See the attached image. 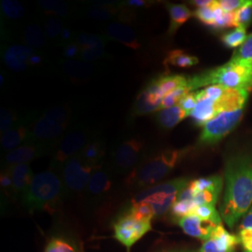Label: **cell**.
<instances>
[{"mask_svg": "<svg viewBox=\"0 0 252 252\" xmlns=\"http://www.w3.org/2000/svg\"><path fill=\"white\" fill-rule=\"evenodd\" d=\"M225 190L220 214L231 229L252 205V153H237L225 162Z\"/></svg>", "mask_w": 252, "mask_h": 252, "instance_id": "obj_1", "label": "cell"}, {"mask_svg": "<svg viewBox=\"0 0 252 252\" xmlns=\"http://www.w3.org/2000/svg\"><path fill=\"white\" fill-rule=\"evenodd\" d=\"M189 152V148L165 150L143 159L127 175L126 185L138 189L152 187L168 176Z\"/></svg>", "mask_w": 252, "mask_h": 252, "instance_id": "obj_2", "label": "cell"}, {"mask_svg": "<svg viewBox=\"0 0 252 252\" xmlns=\"http://www.w3.org/2000/svg\"><path fill=\"white\" fill-rule=\"evenodd\" d=\"M220 85L228 89L252 88V61H232L189 77V92L202 87Z\"/></svg>", "mask_w": 252, "mask_h": 252, "instance_id": "obj_3", "label": "cell"}, {"mask_svg": "<svg viewBox=\"0 0 252 252\" xmlns=\"http://www.w3.org/2000/svg\"><path fill=\"white\" fill-rule=\"evenodd\" d=\"M71 122V110L66 106H55L42 112L29 126V138L48 153L58 146Z\"/></svg>", "mask_w": 252, "mask_h": 252, "instance_id": "obj_4", "label": "cell"}, {"mask_svg": "<svg viewBox=\"0 0 252 252\" xmlns=\"http://www.w3.org/2000/svg\"><path fill=\"white\" fill-rule=\"evenodd\" d=\"M65 192L61 176L50 168L34 176L21 199L29 212L51 211L56 208Z\"/></svg>", "mask_w": 252, "mask_h": 252, "instance_id": "obj_5", "label": "cell"}, {"mask_svg": "<svg viewBox=\"0 0 252 252\" xmlns=\"http://www.w3.org/2000/svg\"><path fill=\"white\" fill-rule=\"evenodd\" d=\"M189 184V179L180 178L154 185L138 192L131 200V205L148 203L153 207L155 218L162 216L172 208L179 193Z\"/></svg>", "mask_w": 252, "mask_h": 252, "instance_id": "obj_6", "label": "cell"}, {"mask_svg": "<svg viewBox=\"0 0 252 252\" xmlns=\"http://www.w3.org/2000/svg\"><path fill=\"white\" fill-rule=\"evenodd\" d=\"M146 143L139 137L124 138L111 151L110 170L117 174H129L144 159Z\"/></svg>", "mask_w": 252, "mask_h": 252, "instance_id": "obj_7", "label": "cell"}, {"mask_svg": "<svg viewBox=\"0 0 252 252\" xmlns=\"http://www.w3.org/2000/svg\"><path fill=\"white\" fill-rule=\"evenodd\" d=\"M244 108L233 111H224L216 115L203 127L199 135L198 144L211 146L220 142L231 133L243 117Z\"/></svg>", "mask_w": 252, "mask_h": 252, "instance_id": "obj_8", "label": "cell"}, {"mask_svg": "<svg viewBox=\"0 0 252 252\" xmlns=\"http://www.w3.org/2000/svg\"><path fill=\"white\" fill-rule=\"evenodd\" d=\"M91 139L90 131L86 127L78 126L68 131L56 147L50 168L55 171L61 170L63 164L81 153Z\"/></svg>", "mask_w": 252, "mask_h": 252, "instance_id": "obj_9", "label": "cell"}, {"mask_svg": "<svg viewBox=\"0 0 252 252\" xmlns=\"http://www.w3.org/2000/svg\"><path fill=\"white\" fill-rule=\"evenodd\" d=\"M61 170L65 191L81 193L87 189L94 168L83 162L80 154H77L63 164Z\"/></svg>", "mask_w": 252, "mask_h": 252, "instance_id": "obj_10", "label": "cell"}, {"mask_svg": "<svg viewBox=\"0 0 252 252\" xmlns=\"http://www.w3.org/2000/svg\"><path fill=\"white\" fill-rule=\"evenodd\" d=\"M113 229L114 237L130 252L135 242L152 230V221L140 220L126 213L114 223Z\"/></svg>", "mask_w": 252, "mask_h": 252, "instance_id": "obj_11", "label": "cell"}, {"mask_svg": "<svg viewBox=\"0 0 252 252\" xmlns=\"http://www.w3.org/2000/svg\"><path fill=\"white\" fill-rule=\"evenodd\" d=\"M163 97L158 79L149 81L136 96L132 108V115L142 116L159 110Z\"/></svg>", "mask_w": 252, "mask_h": 252, "instance_id": "obj_12", "label": "cell"}, {"mask_svg": "<svg viewBox=\"0 0 252 252\" xmlns=\"http://www.w3.org/2000/svg\"><path fill=\"white\" fill-rule=\"evenodd\" d=\"M112 184L113 180L110 174V168H106L104 164L95 168L85 190L87 198L91 202H99L108 195L112 188Z\"/></svg>", "mask_w": 252, "mask_h": 252, "instance_id": "obj_13", "label": "cell"}, {"mask_svg": "<svg viewBox=\"0 0 252 252\" xmlns=\"http://www.w3.org/2000/svg\"><path fill=\"white\" fill-rule=\"evenodd\" d=\"M48 154V152L31 140H27L17 149L6 153L3 162L4 168H8L13 165L28 163L39 157Z\"/></svg>", "mask_w": 252, "mask_h": 252, "instance_id": "obj_14", "label": "cell"}, {"mask_svg": "<svg viewBox=\"0 0 252 252\" xmlns=\"http://www.w3.org/2000/svg\"><path fill=\"white\" fill-rule=\"evenodd\" d=\"M35 54V50L29 46L13 44L5 48L3 59L11 71L23 72L31 66L30 60Z\"/></svg>", "mask_w": 252, "mask_h": 252, "instance_id": "obj_15", "label": "cell"}, {"mask_svg": "<svg viewBox=\"0 0 252 252\" xmlns=\"http://www.w3.org/2000/svg\"><path fill=\"white\" fill-rule=\"evenodd\" d=\"M238 243V236L228 233L220 224L214 229L207 241H204L199 252H234V248Z\"/></svg>", "mask_w": 252, "mask_h": 252, "instance_id": "obj_16", "label": "cell"}, {"mask_svg": "<svg viewBox=\"0 0 252 252\" xmlns=\"http://www.w3.org/2000/svg\"><path fill=\"white\" fill-rule=\"evenodd\" d=\"M178 222L185 234L203 241H207L217 226L220 225L209 220H202L195 215L184 217Z\"/></svg>", "mask_w": 252, "mask_h": 252, "instance_id": "obj_17", "label": "cell"}, {"mask_svg": "<svg viewBox=\"0 0 252 252\" xmlns=\"http://www.w3.org/2000/svg\"><path fill=\"white\" fill-rule=\"evenodd\" d=\"M106 32L110 39L118 41L130 49L139 50L141 48V42L134 29L125 24L111 23L107 27Z\"/></svg>", "mask_w": 252, "mask_h": 252, "instance_id": "obj_18", "label": "cell"}, {"mask_svg": "<svg viewBox=\"0 0 252 252\" xmlns=\"http://www.w3.org/2000/svg\"><path fill=\"white\" fill-rule=\"evenodd\" d=\"M12 179L13 196L22 197L34 179L33 171L28 163L8 167Z\"/></svg>", "mask_w": 252, "mask_h": 252, "instance_id": "obj_19", "label": "cell"}, {"mask_svg": "<svg viewBox=\"0 0 252 252\" xmlns=\"http://www.w3.org/2000/svg\"><path fill=\"white\" fill-rule=\"evenodd\" d=\"M29 138V126L28 124L20 123L18 126L10 129L1 136V151L8 153L21 145L24 144Z\"/></svg>", "mask_w": 252, "mask_h": 252, "instance_id": "obj_20", "label": "cell"}, {"mask_svg": "<svg viewBox=\"0 0 252 252\" xmlns=\"http://www.w3.org/2000/svg\"><path fill=\"white\" fill-rule=\"evenodd\" d=\"M79 154L83 162L95 169L104 164L105 144L99 138H92Z\"/></svg>", "mask_w": 252, "mask_h": 252, "instance_id": "obj_21", "label": "cell"}, {"mask_svg": "<svg viewBox=\"0 0 252 252\" xmlns=\"http://www.w3.org/2000/svg\"><path fill=\"white\" fill-rule=\"evenodd\" d=\"M63 72L72 80L85 81L91 78L95 68L92 63L82 60H65L62 63Z\"/></svg>", "mask_w": 252, "mask_h": 252, "instance_id": "obj_22", "label": "cell"}, {"mask_svg": "<svg viewBox=\"0 0 252 252\" xmlns=\"http://www.w3.org/2000/svg\"><path fill=\"white\" fill-rule=\"evenodd\" d=\"M218 115L216 110V100L202 98L198 100L195 108L190 112L189 116L192 118L196 126H205L207 122Z\"/></svg>", "mask_w": 252, "mask_h": 252, "instance_id": "obj_23", "label": "cell"}, {"mask_svg": "<svg viewBox=\"0 0 252 252\" xmlns=\"http://www.w3.org/2000/svg\"><path fill=\"white\" fill-rule=\"evenodd\" d=\"M188 116H189V114L187 111L180 108L179 105H176L172 108L159 110L155 118L158 125L162 128L172 129Z\"/></svg>", "mask_w": 252, "mask_h": 252, "instance_id": "obj_24", "label": "cell"}, {"mask_svg": "<svg viewBox=\"0 0 252 252\" xmlns=\"http://www.w3.org/2000/svg\"><path fill=\"white\" fill-rule=\"evenodd\" d=\"M167 10L170 16V26L167 34L168 36H173L192 16V12L184 4H167Z\"/></svg>", "mask_w": 252, "mask_h": 252, "instance_id": "obj_25", "label": "cell"}, {"mask_svg": "<svg viewBox=\"0 0 252 252\" xmlns=\"http://www.w3.org/2000/svg\"><path fill=\"white\" fill-rule=\"evenodd\" d=\"M223 185V179L221 176H210L207 178H201L198 180H192L189 182V187L192 189L194 195L203 190L211 191L217 194H220Z\"/></svg>", "mask_w": 252, "mask_h": 252, "instance_id": "obj_26", "label": "cell"}, {"mask_svg": "<svg viewBox=\"0 0 252 252\" xmlns=\"http://www.w3.org/2000/svg\"><path fill=\"white\" fill-rule=\"evenodd\" d=\"M165 63L177 67L188 68L196 65L199 63V59L196 56L187 54L182 50H174L167 55Z\"/></svg>", "mask_w": 252, "mask_h": 252, "instance_id": "obj_27", "label": "cell"}, {"mask_svg": "<svg viewBox=\"0 0 252 252\" xmlns=\"http://www.w3.org/2000/svg\"><path fill=\"white\" fill-rule=\"evenodd\" d=\"M238 238L243 252H252V207L244 217L239 227Z\"/></svg>", "mask_w": 252, "mask_h": 252, "instance_id": "obj_28", "label": "cell"}, {"mask_svg": "<svg viewBox=\"0 0 252 252\" xmlns=\"http://www.w3.org/2000/svg\"><path fill=\"white\" fill-rule=\"evenodd\" d=\"M24 38L27 45L32 49H40L46 44L45 33L41 27L36 24H31L26 27Z\"/></svg>", "mask_w": 252, "mask_h": 252, "instance_id": "obj_29", "label": "cell"}, {"mask_svg": "<svg viewBox=\"0 0 252 252\" xmlns=\"http://www.w3.org/2000/svg\"><path fill=\"white\" fill-rule=\"evenodd\" d=\"M157 79L162 94L165 96L166 94L178 89L180 86L186 85L188 83L189 77L184 75H171L166 77H160Z\"/></svg>", "mask_w": 252, "mask_h": 252, "instance_id": "obj_30", "label": "cell"}, {"mask_svg": "<svg viewBox=\"0 0 252 252\" xmlns=\"http://www.w3.org/2000/svg\"><path fill=\"white\" fill-rule=\"evenodd\" d=\"M75 42L81 49H105V39L99 35L81 33L75 37Z\"/></svg>", "mask_w": 252, "mask_h": 252, "instance_id": "obj_31", "label": "cell"}, {"mask_svg": "<svg viewBox=\"0 0 252 252\" xmlns=\"http://www.w3.org/2000/svg\"><path fill=\"white\" fill-rule=\"evenodd\" d=\"M38 5L46 12L53 14L54 16L65 17L70 13L69 6L65 2L60 0H41L39 1Z\"/></svg>", "mask_w": 252, "mask_h": 252, "instance_id": "obj_32", "label": "cell"}, {"mask_svg": "<svg viewBox=\"0 0 252 252\" xmlns=\"http://www.w3.org/2000/svg\"><path fill=\"white\" fill-rule=\"evenodd\" d=\"M0 7L2 14L9 20H19L26 13L24 6L16 0H2Z\"/></svg>", "mask_w": 252, "mask_h": 252, "instance_id": "obj_33", "label": "cell"}, {"mask_svg": "<svg viewBox=\"0 0 252 252\" xmlns=\"http://www.w3.org/2000/svg\"><path fill=\"white\" fill-rule=\"evenodd\" d=\"M123 5H125V2ZM122 6H104L94 4L88 9V16L93 20L107 21L114 17V15L117 13L118 9Z\"/></svg>", "mask_w": 252, "mask_h": 252, "instance_id": "obj_34", "label": "cell"}, {"mask_svg": "<svg viewBox=\"0 0 252 252\" xmlns=\"http://www.w3.org/2000/svg\"><path fill=\"white\" fill-rule=\"evenodd\" d=\"M247 37V29L244 27H236L233 31H230L221 36V41L227 48L234 49L243 45Z\"/></svg>", "mask_w": 252, "mask_h": 252, "instance_id": "obj_35", "label": "cell"}, {"mask_svg": "<svg viewBox=\"0 0 252 252\" xmlns=\"http://www.w3.org/2000/svg\"><path fill=\"white\" fill-rule=\"evenodd\" d=\"M196 207V204L193 200H177L171 208L172 216L178 219V221L184 217L189 216L193 214V211Z\"/></svg>", "mask_w": 252, "mask_h": 252, "instance_id": "obj_36", "label": "cell"}, {"mask_svg": "<svg viewBox=\"0 0 252 252\" xmlns=\"http://www.w3.org/2000/svg\"><path fill=\"white\" fill-rule=\"evenodd\" d=\"M19 118L15 112L8 108H1L0 109V131L1 134H5L10 129L18 126Z\"/></svg>", "mask_w": 252, "mask_h": 252, "instance_id": "obj_37", "label": "cell"}, {"mask_svg": "<svg viewBox=\"0 0 252 252\" xmlns=\"http://www.w3.org/2000/svg\"><path fill=\"white\" fill-rule=\"evenodd\" d=\"M192 215L199 217L202 220L215 222L217 224H221V217L220 214L217 211L214 206H208V205L196 206Z\"/></svg>", "mask_w": 252, "mask_h": 252, "instance_id": "obj_38", "label": "cell"}, {"mask_svg": "<svg viewBox=\"0 0 252 252\" xmlns=\"http://www.w3.org/2000/svg\"><path fill=\"white\" fill-rule=\"evenodd\" d=\"M234 20L236 27L247 29L252 21V1H247L242 8L234 12Z\"/></svg>", "mask_w": 252, "mask_h": 252, "instance_id": "obj_39", "label": "cell"}, {"mask_svg": "<svg viewBox=\"0 0 252 252\" xmlns=\"http://www.w3.org/2000/svg\"><path fill=\"white\" fill-rule=\"evenodd\" d=\"M45 252H79L73 244L63 238H52L46 247Z\"/></svg>", "mask_w": 252, "mask_h": 252, "instance_id": "obj_40", "label": "cell"}, {"mask_svg": "<svg viewBox=\"0 0 252 252\" xmlns=\"http://www.w3.org/2000/svg\"><path fill=\"white\" fill-rule=\"evenodd\" d=\"M232 61H252V34L248 36L243 45L234 52Z\"/></svg>", "mask_w": 252, "mask_h": 252, "instance_id": "obj_41", "label": "cell"}, {"mask_svg": "<svg viewBox=\"0 0 252 252\" xmlns=\"http://www.w3.org/2000/svg\"><path fill=\"white\" fill-rule=\"evenodd\" d=\"M64 28L62 20L57 17H51L48 19L44 27L45 36L51 39H55L56 37L61 36V33Z\"/></svg>", "mask_w": 252, "mask_h": 252, "instance_id": "obj_42", "label": "cell"}, {"mask_svg": "<svg viewBox=\"0 0 252 252\" xmlns=\"http://www.w3.org/2000/svg\"><path fill=\"white\" fill-rule=\"evenodd\" d=\"M211 5L208 7H205V8H199L196 10H194L193 15L203 24L209 26V27H214L215 16H214V11H213Z\"/></svg>", "mask_w": 252, "mask_h": 252, "instance_id": "obj_43", "label": "cell"}, {"mask_svg": "<svg viewBox=\"0 0 252 252\" xmlns=\"http://www.w3.org/2000/svg\"><path fill=\"white\" fill-rule=\"evenodd\" d=\"M105 54V49H81L80 58L85 62H93L102 58Z\"/></svg>", "mask_w": 252, "mask_h": 252, "instance_id": "obj_44", "label": "cell"}, {"mask_svg": "<svg viewBox=\"0 0 252 252\" xmlns=\"http://www.w3.org/2000/svg\"><path fill=\"white\" fill-rule=\"evenodd\" d=\"M198 103L196 92L189 93L186 96H184L182 99L180 100V103L178 104L180 108H183L185 111H187L189 114L195 108L196 105Z\"/></svg>", "mask_w": 252, "mask_h": 252, "instance_id": "obj_45", "label": "cell"}, {"mask_svg": "<svg viewBox=\"0 0 252 252\" xmlns=\"http://www.w3.org/2000/svg\"><path fill=\"white\" fill-rule=\"evenodd\" d=\"M0 183H1V189L4 190L6 194H9L10 196L13 195L12 179L8 168H4V170H2L1 177H0Z\"/></svg>", "mask_w": 252, "mask_h": 252, "instance_id": "obj_46", "label": "cell"}, {"mask_svg": "<svg viewBox=\"0 0 252 252\" xmlns=\"http://www.w3.org/2000/svg\"><path fill=\"white\" fill-rule=\"evenodd\" d=\"M220 7L223 9L224 12H235L236 10L242 8L247 3L244 0H220L218 1Z\"/></svg>", "mask_w": 252, "mask_h": 252, "instance_id": "obj_47", "label": "cell"}, {"mask_svg": "<svg viewBox=\"0 0 252 252\" xmlns=\"http://www.w3.org/2000/svg\"><path fill=\"white\" fill-rule=\"evenodd\" d=\"M81 53V48L77 45L75 42H70L65 44L63 47V56L66 58H75L79 57Z\"/></svg>", "mask_w": 252, "mask_h": 252, "instance_id": "obj_48", "label": "cell"}, {"mask_svg": "<svg viewBox=\"0 0 252 252\" xmlns=\"http://www.w3.org/2000/svg\"><path fill=\"white\" fill-rule=\"evenodd\" d=\"M126 3L127 6L133 7V8H147L153 2H149L145 0H129V1H126Z\"/></svg>", "mask_w": 252, "mask_h": 252, "instance_id": "obj_49", "label": "cell"}, {"mask_svg": "<svg viewBox=\"0 0 252 252\" xmlns=\"http://www.w3.org/2000/svg\"><path fill=\"white\" fill-rule=\"evenodd\" d=\"M189 3L199 8H205V7L210 6L213 3V1L212 0H193V1H190Z\"/></svg>", "mask_w": 252, "mask_h": 252, "instance_id": "obj_50", "label": "cell"}, {"mask_svg": "<svg viewBox=\"0 0 252 252\" xmlns=\"http://www.w3.org/2000/svg\"><path fill=\"white\" fill-rule=\"evenodd\" d=\"M71 36H72V33H71L70 29L65 27V28H63V31H62V33H61L60 40H61L62 42H67L68 40H70Z\"/></svg>", "mask_w": 252, "mask_h": 252, "instance_id": "obj_51", "label": "cell"}, {"mask_svg": "<svg viewBox=\"0 0 252 252\" xmlns=\"http://www.w3.org/2000/svg\"><path fill=\"white\" fill-rule=\"evenodd\" d=\"M41 61H42V58H41V56L39 55V54H35L32 58H31V60H30V65L31 66H33V65H37V64H39V63H41Z\"/></svg>", "mask_w": 252, "mask_h": 252, "instance_id": "obj_52", "label": "cell"}, {"mask_svg": "<svg viewBox=\"0 0 252 252\" xmlns=\"http://www.w3.org/2000/svg\"><path fill=\"white\" fill-rule=\"evenodd\" d=\"M189 252V251H183V252Z\"/></svg>", "mask_w": 252, "mask_h": 252, "instance_id": "obj_53", "label": "cell"}]
</instances>
